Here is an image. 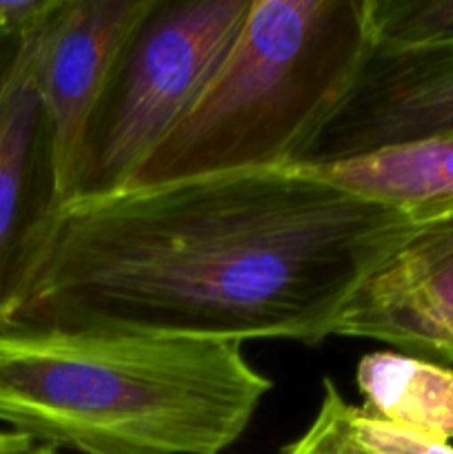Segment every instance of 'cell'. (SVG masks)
I'll use <instances>...</instances> for the list:
<instances>
[{"mask_svg": "<svg viewBox=\"0 0 453 454\" xmlns=\"http://www.w3.org/2000/svg\"><path fill=\"white\" fill-rule=\"evenodd\" d=\"M349 406L329 377L322 380V399L309 428L282 454H369L358 446L349 428Z\"/></svg>", "mask_w": 453, "mask_h": 454, "instance_id": "obj_12", "label": "cell"}, {"mask_svg": "<svg viewBox=\"0 0 453 454\" xmlns=\"http://www.w3.org/2000/svg\"><path fill=\"white\" fill-rule=\"evenodd\" d=\"M38 22L0 29V331L16 319L65 204L52 127L36 82Z\"/></svg>", "mask_w": 453, "mask_h": 454, "instance_id": "obj_5", "label": "cell"}, {"mask_svg": "<svg viewBox=\"0 0 453 454\" xmlns=\"http://www.w3.org/2000/svg\"><path fill=\"white\" fill-rule=\"evenodd\" d=\"M251 3L154 0L89 120L65 204L127 191L138 168L211 82Z\"/></svg>", "mask_w": 453, "mask_h": 454, "instance_id": "obj_4", "label": "cell"}, {"mask_svg": "<svg viewBox=\"0 0 453 454\" xmlns=\"http://www.w3.org/2000/svg\"><path fill=\"white\" fill-rule=\"evenodd\" d=\"M449 133H453V44L404 51L373 49L354 91L298 168L346 162Z\"/></svg>", "mask_w": 453, "mask_h": 454, "instance_id": "obj_8", "label": "cell"}, {"mask_svg": "<svg viewBox=\"0 0 453 454\" xmlns=\"http://www.w3.org/2000/svg\"><path fill=\"white\" fill-rule=\"evenodd\" d=\"M409 211L411 229L354 293L333 337L453 364V202Z\"/></svg>", "mask_w": 453, "mask_h": 454, "instance_id": "obj_6", "label": "cell"}, {"mask_svg": "<svg viewBox=\"0 0 453 454\" xmlns=\"http://www.w3.org/2000/svg\"><path fill=\"white\" fill-rule=\"evenodd\" d=\"M0 454H60L47 443L34 442L31 437L13 430H0Z\"/></svg>", "mask_w": 453, "mask_h": 454, "instance_id": "obj_15", "label": "cell"}, {"mask_svg": "<svg viewBox=\"0 0 453 454\" xmlns=\"http://www.w3.org/2000/svg\"><path fill=\"white\" fill-rule=\"evenodd\" d=\"M154 0H56L36 27V82L47 111L62 200L102 91Z\"/></svg>", "mask_w": 453, "mask_h": 454, "instance_id": "obj_7", "label": "cell"}, {"mask_svg": "<svg viewBox=\"0 0 453 454\" xmlns=\"http://www.w3.org/2000/svg\"><path fill=\"white\" fill-rule=\"evenodd\" d=\"M373 49L369 0H253L211 82L127 191L302 167Z\"/></svg>", "mask_w": 453, "mask_h": 454, "instance_id": "obj_3", "label": "cell"}, {"mask_svg": "<svg viewBox=\"0 0 453 454\" xmlns=\"http://www.w3.org/2000/svg\"><path fill=\"white\" fill-rule=\"evenodd\" d=\"M411 224L302 171L67 202L12 326L315 346Z\"/></svg>", "mask_w": 453, "mask_h": 454, "instance_id": "obj_1", "label": "cell"}, {"mask_svg": "<svg viewBox=\"0 0 453 454\" xmlns=\"http://www.w3.org/2000/svg\"><path fill=\"white\" fill-rule=\"evenodd\" d=\"M369 18L382 51L453 44V0H369Z\"/></svg>", "mask_w": 453, "mask_h": 454, "instance_id": "obj_11", "label": "cell"}, {"mask_svg": "<svg viewBox=\"0 0 453 454\" xmlns=\"http://www.w3.org/2000/svg\"><path fill=\"white\" fill-rule=\"evenodd\" d=\"M351 434L369 454H453L451 443L426 439L411 430L371 417L360 406H349Z\"/></svg>", "mask_w": 453, "mask_h": 454, "instance_id": "obj_13", "label": "cell"}, {"mask_svg": "<svg viewBox=\"0 0 453 454\" xmlns=\"http://www.w3.org/2000/svg\"><path fill=\"white\" fill-rule=\"evenodd\" d=\"M355 381L362 411L440 443L453 442V364L398 350L360 359Z\"/></svg>", "mask_w": 453, "mask_h": 454, "instance_id": "obj_9", "label": "cell"}, {"mask_svg": "<svg viewBox=\"0 0 453 454\" xmlns=\"http://www.w3.org/2000/svg\"><path fill=\"white\" fill-rule=\"evenodd\" d=\"M271 388L231 341L0 331V424L56 450L222 454Z\"/></svg>", "mask_w": 453, "mask_h": 454, "instance_id": "obj_2", "label": "cell"}, {"mask_svg": "<svg viewBox=\"0 0 453 454\" xmlns=\"http://www.w3.org/2000/svg\"><path fill=\"white\" fill-rule=\"evenodd\" d=\"M296 171L391 207L449 204L453 202V133Z\"/></svg>", "mask_w": 453, "mask_h": 454, "instance_id": "obj_10", "label": "cell"}, {"mask_svg": "<svg viewBox=\"0 0 453 454\" xmlns=\"http://www.w3.org/2000/svg\"><path fill=\"white\" fill-rule=\"evenodd\" d=\"M56 0H0V29H22L38 22Z\"/></svg>", "mask_w": 453, "mask_h": 454, "instance_id": "obj_14", "label": "cell"}]
</instances>
